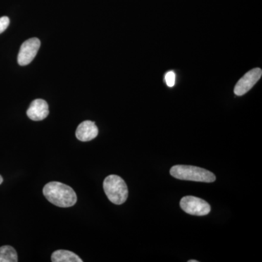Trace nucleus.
<instances>
[{
    "instance_id": "obj_1",
    "label": "nucleus",
    "mask_w": 262,
    "mask_h": 262,
    "mask_svg": "<svg viewBox=\"0 0 262 262\" xmlns=\"http://www.w3.org/2000/svg\"><path fill=\"white\" fill-rule=\"evenodd\" d=\"M43 194L48 201L61 208L75 206L77 201V194L74 189L61 182L48 183L43 188Z\"/></svg>"
},
{
    "instance_id": "obj_2",
    "label": "nucleus",
    "mask_w": 262,
    "mask_h": 262,
    "mask_svg": "<svg viewBox=\"0 0 262 262\" xmlns=\"http://www.w3.org/2000/svg\"><path fill=\"white\" fill-rule=\"evenodd\" d=\"M170 173L174 178L181 180L206 183L215 181V176L209 170L192 165H175L170 169Z\"/></svg>"
},
{
    "instance_id": "obj_3",
    "label": "nucleus",
    "mask_w": 262,
    "mask_h": 262,
    "mask_svg": "<svg viewBox=\"0 0 262 262\" xmlns=\"http://www.w3.org/2000/svg\"><path fill=\"white\" fill-rule=\"evenodd\" d=\"M103 189L108 199L115 205H121L127 201L128 189L125 181L116 175H110L104 179Z\"/></svg>"
},
{
    "instance_id": "obj_4",
    "label": "nucleus",
    "mask_w": 262,
    "mask_h": 262,
    "mask_svg": "<svg viewBox=\"0 0 262 262\" xmlns=\"http://www.w3.org/2000/svg\"><path fill=\"white\" fill-rule=\"evenodd\" d=\"M183 211L194 215H206L211 211V206L201 198L194 196H184L180 201Z\"/></svg>"
},
{
    "instance_id": "obj_5",
    "label": "nucleus",
    "mask_w": 262,
    "mask_h": 262,
    "mask_svg": "<svg viewBox=\"0 0 262 262\" xmlns=\"http://www.w3.org/2000/svg\"><path fill=\"white\" fill-rule=\"evenodd\" d=\"M40 41L37 38H31L25 41L20 46L18 55V63L20 66L29 64L37 56L38 51L40 48Z\"/></svg>"
},
{
    "instance_id": "obj_6",
    "label": "nucleus",
    "mask_w": 262,
    "mask_h": 262,
    "mask_svg": "<svg viewBox=\"0 0 262 262\" xmlns=\"http://www.w3.org/2000/svg\"><path fill=\"white\" fill-rule=\"evenodd\" d=\"M261 75L262 71L260 68H255L248 72L236 84L234 94L238 96L246 94L260 80Z\"/></svg>"
},
{
    "instance_id": "obj_7",
    "label": "nucleus",
    "mask_w": 262,
    "mask_h": 262,
    "mask_svg": "<svg viewBox=\"0 0 262 262\" xmlns=\"http://www.w3.org/2000/svg\"><path fill=\"white\" fill-rule=\"evenodd\" d=\"M27 116L34 121H41L49 115L48 103L43 99H36L31 103L27 112Z\"/></svg>"
},
{
    "instance_id": "obj_8",
    "label": "nucleus",
    "mask_w": 262,
    "mask_h": 262,
    "mask_svg": "<svg viewBox=\"0 0 262 262\" xmlns=\"http://www.w3.org/2000/svg\"><path fill=\"white\" fill-rule=\"evenodd\" d=\"M98 129L94 122L86 120L82 122L77 127L76 130V137L81 141H90L98 136Z\"/></svg>"
},
{
    "instance_id": "obj_9",
    "label": "nucleus",
    "mask_w": 262,
    "mask_h": 262,
    "mask_svg": "<svg viewBox=\"0 0 262 262\" xmlns=\"http://www.w3.org/2000/svg\"><path fill=\"white\" fill-rule=\"evenodd\" d=\"M53 262H82L77 254L67 250H58L53 253L51 256Z\"/></svg>"
},
{
    "instance_id": "obj_10",
    "label": "nucleus",
    "mask_w": 262,
    "mask_h": 262,
    "mask_svg": "<svg viewBox=\"0 0 262 262\" xmlns=\"http://www.w3.org/2000/svg\"><path fill=\"white\" fill-rule=\"evenodd\" d=\"M18 255L14 248L10 246L0 247V262H17Z\"/></svg>"
},
{
    "instance_id": "obj_11",
    "label": "nucleus",
    "mask_w": 262,
    "mask_h": 262,
    "mask_svg": "<svg viewBox=\"0 0 262 262\" xmlns=\"http://www.w3.org/2000/svg\"><path fill=\"white\" fill-rule=\"evenodd\" d=\"M165 82H166L167 85L168 87L171 88L174 86L175 84L176 81V75L173 72L170 71V72H168V73L165 75Z\"/></svg>"
},
{
    "instance_id": "obj_12",
    "label": "nucleus",
    "mask_w": 262,
    "mask_h": 262,
    "mask_svg": "<svg viewBox=\"0 0 262 262\" xmlns=\"http://www.w3.org/2000/svg\"><path fill=\"white\" fill-rule=\"evenodd\" d=\"M10 24V19L8 17L3 16L0 18V34L4 32Z\"/></svg>"
},
{
    "instance_id": "obj_13",
    "label": "nucleus",
    "mask_w": 262,
    "mask_h": 262,
    "mask_svg": "<svg viewBox=\"0 0 262 262\" xmlns=\"http://www.w3.org/2000/svg\"><path fill=\"white\" fill-rule=\"evenodd\" d=\"M3 182V177H1V176H0V184H2V183Z\"/></svg>"
},
{
    "instance_id": "obj_14",
    "label": "nucleus",
    "mask_w": 262,
    "mask_h": 262,
    "mask_svg": "<svg viewBox=\"0 0 262 262\" xmlns=\"http://www.w3.org/2000/svg\"><path fill=\"white\" fill-rule=\"evenodd\" d=\"M189 262H198L196 260H189Z\"/></svg>"
}]
</instances>
